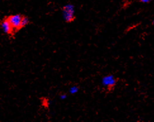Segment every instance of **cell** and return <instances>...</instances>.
<instances>
[{
	"mask_svg": "<svg viewBox=\"0 0 154 122\" xmlns=\"http://www.w3.org/2000/svg\"><path fill=\"white\" fill-rule=\"evenodd\" d=\"M117 82L115 77L113 75H108L103 77L101 80V84L105 87H113Z\"/></svg>",
	"mask_w": 154,
	"mask_h": 122,
	"instance_id": "cell-4",
	"label": "cell"
},
{
	"mask_svg": "<svg viewBox=\"0 0 154 122\" xmlns=\"http://www.w3.org/2000/svg\"><path fill=\"white\" fill-rule=\"evenodd\" d=\"M30 23H31V20H30L29 18L27 16L23 15V17H22V24H21V27L22 29L25 27V26H27Z\"/></svg>",
	"mask_w": 154,
	"mask_h": 122,
	"instance_id": "cell-5",
	"label": "cell"
},
{
	"mask_svg": "<svg viewBox=\"0 0 154 122\" xmlns=\"http://www.w3.org/2000/svg\"><path fill=\"white\" fill-rule=\"evenodd\" d=\"M63 18L67 23H70L74 21L75 17V8L72 4H67L62 8Z\"/></svg>",
	"mask_w": 154,
	"mask_h": 122,
	"instance_id": "cell-1",
	"label": "cell"
},
{
	"mask_svg": "<svg viewBox=\"0 0 154 122\" xmlns=\"http://www.w3.org/2000/svg\"><path fill=\"white\" fill-rule=\"evenodd\" d=\"M140 1L141 2V3H148L150 1H152V0H140Z\"/></svg>",
	"mask_w": 154,
	"mask_h": 122,
	"instance_id": "cell-8",
	"label": "cell"
},
{
	"mask_svg": "<svg viewBox=\"0 0 154 122\" xmlns=\"http://www.w3.org/2000/svg\"><path fill=\"white\" fill-rule=\"evenodd\" d=\"M22 17H23V15L21 14L13 15H10L7 17V19L8 20L11 25H12L15 32H18L22 29L21 24Z\"/></svg>",
	"mask_w": 154,
	"mask_h": 122,
	"instance_id": "cell-2",
	"label": "cell"
},
{
	"mask_svg": "<svg viewBox=\"0 0 154 122\" xmlns=\"http://www.w3.org/2000/svg\"><path fill=\"white\" fill-rule=\"evenodd\" d=\"M79 91V87L77 86H73L70 88L69 89V93L70 94H75L77 93V92Z\"/></svg>",
	"mask_w": 154,
	"mask_h": 122,
	"instance_id": "cell-6",
	"label": "cell"
},
{
	"mask_svg": "<svg viewBox=\"0 0 154 122\" xmlns=\"http://www.w3.org/2000/svg\"><path fill=\"white\" fill-rule=\"evenodd\" d=\"M67 98V95L66 94L63 93L60 95V99H62V100H64V99H65Z\"/></svg>",
	"mask_w": 154,
	"mask_h": 122,
	"instance_id": "cell-7",
	"label": "cell"
},
{
	"mask_svg": "<svg viewBox=\"0 0 154 122\" xmlns=\"http://www.w3.org/2000/svg\"><path fill=\"white\" fill-rule=\"evenodd\" d=\"M152 24H153V25H154V20H153V22H152Z\"/></svg>",
	"mask_w": 154,
	"mask_h": 122,
	"instance_id": "cell-9",
	"label": "cell"
},
{
	"mask_svg": "<svg viewBox=\"0 0 154 122\" xmlns=\"http://www.w3.org/2000/svg\"><path fill=\"white\" fill-rule=\"evenodd\" d=\"M0 25H1V27L3 29V32L6 34L13 36L15 34V33L12 25H11L8 20L7 19V17H5L4 19L1 20Z\"/></svg>",
	"mask_w": 154,
	"mask_h": 122,
	"instance_id": "cell-3",
	"label": "cell"
}]
</instances>
